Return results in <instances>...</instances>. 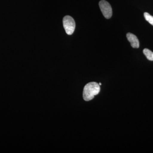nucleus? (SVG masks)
<instances>
[{
  "label": "nucleus",
  "mask_w": 153,
  "mask_h": 153,
  "mask_svg": "<svg viewBox=\"0 0 153 153\" xmlns=\"http://www.w3.org/2000/svg\"><path fill=\"white\" fill-rule=\"evenodd\" d=\"M126 37L133 48H138L139 47V41L136 36L132 33H128L126 35Z\"/></svg>",
  "instance_id": "obj_4"
},
{
  "label": "nucleus",
  "mask_w": 153,
  "mask_h": 153,
  "mask_svg": "<svg viewBox=\"0 0 153 153\" xmlns=\"http://www.w3.org/2000/svg\"><path fill=\"white\" fill-rule=\"evenodd\" d=\"M63 25L66 34L71 35L74 33L75 28V23L74 19L70 16H67L63 19Z\"/></svg>",
  "instance_id": "obj_2"
},
{
  "label": "nucleus",
  "mask_w": 153,
  "mask_h": 153,
  "mask_svg": "<svg viewBox=\"0 0 153 153\" xmlns=\"http://www.w3.org/2000/svg\"><path fill=\"white\" fill-rule=\"evenodd\" d=\"M144 16L146 20L151 25L153 26V16L148 13H145L144 14Z\"/></svg>",
  "instance_id": "obj_6"
},
{
  "label": "nucleus",
  "mask_w": 153,
  "mask_h": 153,
  "mask_svg": "<svg viewBox=\"0 0 153 153\" xmlns=\"http://www.w3.org/2000/svg\"><path fill=\"white\" fill-rule=\"evenodd\" d=\"M99 6L105 18L107 19H110L112 16V10L109 3L105 0H102L100 1Z\"/></svg>",
  "instance_id": "obj_3"
},
{
  "label": "nucleus",
  "mask_w": 153,
  "mask_h": 153,
  "mask_svg": "<svg viewBox=\"0 0 153 153\" xmlns=\"http://www.w3.org/2000/svg\"><path fill=\"white\" fill-rule=\"evenodd\" d=\"M99 84L100 85H101V83H100V82Z\"/></svg>",
  "instance_id": "obj_7"
},
{
  "label": "nucleus",
  "mask_w": 153,
  "mask_h": 153,
  "mask_svg": "<svg viewBox=\"0 0 153 153\" xmlns=\"http://www.w3.org/2000/svg\"><path fill=\"white\" fill-rule=\"evenodd\" d=\"M100 90V85L97 82H89L84 86L83 98L85 101H90L99 93Z\"/></svg>",
  "instance_id": "obj_1"
},
{
  "label": "nucleus",
  "mask_w": 153,
  "mask_h": 153,
  "mask_svg": "<svg viewBox=\"0 0 153 153\" xmlns=\"http://www.w3.org/2000/svg\"><path fill=\"white\" fill-rule=\"evenodd\" d=\"M143 52L148 60H151V61H153V52H152L149 49H144Z\"/></svg>",
  "instance_id": "obj_5"
}]
</instances>
